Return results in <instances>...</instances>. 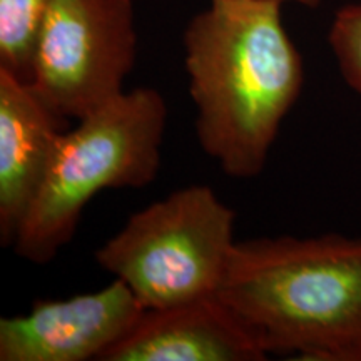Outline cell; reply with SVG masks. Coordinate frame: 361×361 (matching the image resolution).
<instances>
[{
	"mask_svg": "<svg viewBox=\"0 0 361 361\" xmlns=\"http://www.w3.org/2000/svg\"><path fill=\"white\" fill-rule=\"evenodd\" d=\"M51 0H0V69L32 82L34 56Z\"/></svg>",
	"mask_w": 361,
	"mask_h": 361,
	"instance_id": "9",
	"label": "cell"
},
{
	"mask_svg": "<svg viewBox=\"0 0 361 361\" xmlns=\"http://www.w3.org/2000/svg\"><path fill=\"white\" fill-rule=\"evenodd\" d=\"M218 296L268 353L361 361V238L236 243Z\"/></svg>",
	"mask_w": 361,
	"mask_h": 361,
	"instance_id": "2",
	"label": "cell"
},
{
	"mask_svg": "<svg viewBox=\"0 0 361 361\" xmlns=\"http://www.w3.org/2000/svg\"><path fill=\"white\" fill-rule=\"evenodd\" d=\"M276 0H211L184 30V62L202 151L231 178L264 169L305 84L303 59Z\"/></svg>",
	"mask_w": 361,
	"mask_h": 361,
	"instance_id": "1",
	"label": "cell"
},
{
	"mask_svg": "<svg viewBox=\"0 0 361 361\" xmlns=\"http://www.w3.org/2000/svg\"><path fill=\"white\" fill-rule=\"evenodd\" d=\"M279 4H298V6H303V7H310L314 8L322 4V0H276Z\"/></svg>",
	"mask_w": 361,
	"mask_h": 361,
	"instance_id": "11",
	"label": "cell"
},
{
	"mask_svg": "<svg viewBox=\"0 0 361 361\" xmlns=\"http://www.w3.org/2000/svg\"><path fill=\"white\" fill-rule=\"evenodd\" d=\"M236 213L209 186H189L130 216L96 251L144 310L218 295L234 250Z\"/></svg>",
	"mask_w": 361,
	"mask_h": 361,
	"instance_id": "4",
	"label": "cell"
},
{
	"mask_svg": "<svg viewBox=\"0 0 361 361\" xmlns=\"http://www.w3.org/2000/svg\"><path fill=\"white\" fill-rule=\"evenodd\" d=\"M168 123L159 90L135 87L62 133L35 200L17 231L16 252L47 264L74 236L84 207L104 189L142 188L156 179Z\"/></svg>",
	"mask_w": 361,
	"mask_h": 361,
	"instance_id": "3",
	"label": "cell"
},
{
	"mask_svg": "<svg viewBox=\"0 0 361 361\" xmlns=\"http://www.w3.org/2000/svg\"><path fill=\"white\" fill-rule=\"evenodd\" d=\"M137 49L133 0H51L30 85L62 119L121 96Z\"/></svg>",
	"mask_w": 361,
	"mask_h": 361,
	"instance_id": "5",
	"label": "cell"
},
{
	"mask_svg": "<svg viewBox=\"0 0 361 361\" xmlns=\"http://www.w3.org/2000/svg\"><path fill=\"white\" fill-rule=\"evenodd\" d=\"M144 311L117 278L69 300H37L29 313L0 319V361H101Z\"/></svg>",
	"mask_w": 361,
	"mask_h": 361,
	"instance_id": "6",
	"label": "cell"
},
{
	"mask_svg": "<svg viewBox=\"0 0 361 361\" xmlns=\"http://www.w3.org/2000/svg\"><path fill=\"white\" fill-rule=\"evenodd\" d=\"M268 351L218 295L146 310L101 361H259Z\"/></svg>",
	"mask_w": 361,
	"mask_h": 361,
	"instance_id": "7",
	"label": "cell"
},
{
	"mask_svg": "<svg viewBox=\"0 0 361 361\" xmlns=\"http://www.w3.org/2000/svg\"><path fill=\"white\" fill-rule=\"evenodd\" d=\"M328 40L341 78L361 96V2L348 4L335 13Z\"/></svg>",
	"mask_w": 361,
	"mask_h": 361,
	"instance_id": "10",
	"label": "cell"
},
{
	"mask_svg": "<svg viewBox=\"0 0 361 361\" xmlns=\"http://www.w3.org/2000/svg\"><path fill=\"white\" fill-rule=\"evenodd\" d=\"M30 84L0 69V241L12 246L62 130Z\"/></svg>",
	"mask_w": 361,
	"mask_h": 361,
	"instance_id": "8",
	"label": "cell"
}]
</instances>
